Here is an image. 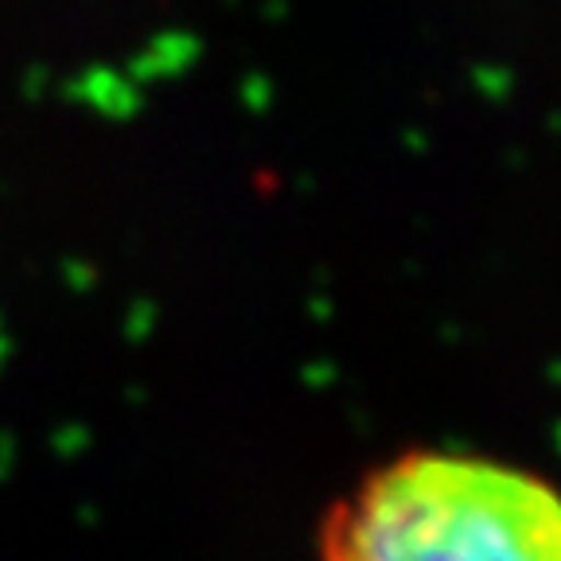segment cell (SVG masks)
<instances>
[{"instance_id":"obj_1","label":"cell","mask_w":561,"mask_h":561,"mask_svg":"<svg viewBox=\"0 0 561 561\" xmlns=\"http://www.w3.org/2000/svg\"><path fill=\"white\" fill-rule=\"evenodd\" d=\"M335 561H561V500L511 468L425 456L370 483Z\"/></svg>"}]
</instances>
